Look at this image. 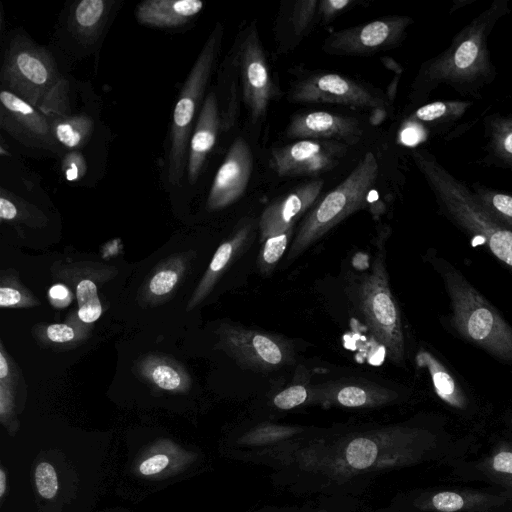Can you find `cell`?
Here are the masks:
<instances>
[{
	"instance_id": "obj_47",
	"label": "cell",
	"mask_w": 512,
	"mask_h": 512,
	"mask_svg": "<svg viewBox=\"0 0 512 512\" xmlns=\"http://www.w3.org/2000/svg\"><path fill=\"white\" fill-rule=\"evenodd\" d=\"M382 61L387 68L397 72V74L402 73V68L393 59L383 58Z\"/></svg>"
},
{
	"instance_id": "obj_11",
	"label": "cell",
	"mask_w": 512,
	"mask_h": 512,
	"mask_svg": "<svg viewBox=\"0 0 512 512\" xmlns=\"http://www.w3.org/2000/svg\"><path fill=\"white\" fill-rule=\"evenodd\" d=\"M294 102L329 103L357 108L380 109L385 105L363 85L335 73L313 74L296 84L290 95Z\"/></svg>"
},
{
	"instance_id": "obj_25",
	"label": "cell",
	"mask_w": 512,
	"mask_h": 512,
	"mask_svg": "<svg viewBox=\"0 0 512 512\" xmlns=\"http://www.w3.org/2000/svg\"><path fill=\"white\" fill-rule=\"evenodd\" d=\"M313 391L317 394L333 396L337 403L351 408L385 402L394 394L375 382L361 379L329 381L317 386Z\"/></svg>"
},
{
	"instance_id": "obj_43",
	"label": "cell",
	"mask_w": 512,
	"mask_h": 512,
	"mask_svg": "<svg viewBox=\"0 0 512 512\" xmlns=\"http://www.w3.org/2000/svg\"><path fill=\"white\" fill-rule=\"evenodd\" d=\"M48 296L51 304L59 309L68 306L73 298L69 288L62 283L53 284L49 288Z\"/></svg>"
},
{
	"instance_id": "obj_32",
	"label": "cell",
	"mask_w": 512,
	"mask_h": 512,
	"mask_svg": "<svg viewBox=\"0 0 512 512\" xmlns=\"http://www.w3.org/2000/svg\"><path fill=\"white\" fill-rule=\"evenodd\" d=\"M75 295L79 320L87 325L97 321L102 314L97 284L89 278L81 279L76 283Z\"/></svg>"
},
{
	"instance_id": "obj_27",
	"label": "cell",
	"mask_w": 512,
	"mask_h": 512,
	"mask_svg": "<svg viewBox=\"0 0 512 512\" xmlns=\"http://www.w3.org/2000/svg\"><path fill=\"white\" fill-rule=\"evenodd\" d=\"M51 125L57 142L72 151L87 144L94 129L93 119L86 115L58 116Z\"/></svg>"
},
{
	"instance_id": "obj_29",
	"label": "cell",
	"mask_w": 512,
	"mask_h": 512,
	"mask_svg": "<svg viewBox=\"0 0 512 512\" xmlns=\"http://www.w3.org/2000/svg\"><path fill=\"white\" fill-rule=\"evenodd\" d=\"M72 317L65 323H52L41 327L35 334L38 339L48 346L54 348H72L86 340L89 336V330L84 325L72 323Z\"/></svg>"
},
{
	"instance_id": "obj_6",
	"label": "cell",
	"mask_w": 512,
	"mask_h": 512,
	"mask_svg": "<svg viewBox=\"0 0 512 512\" xmlns=\"http://www.w3.org/2000/svg\"><path fill=\"white\" fill-rule=\"evenodd\" d=\"M357 304L373 338L383 346L389 360L400 365L405 357L401 314L389 285L384 248L376 252L371 270L362 275Z\"/></svg>"
},
{
	"instance_id": "obj_39",
	"label": "cell",
	"mask_w": 512,
	"mask_h": 512,
	"mask_svg": "<svg viewBox=\"0 0 512 512\" xmlns=\"http://www.w3.org/2000/svg\"><path fill=\"white\" fill-rule=\"evenodd\" d=\"M308 395V390L304 385L294 384L276 394L273 403L280 409L288 410L303 404Z\"/></svg>"
},
{
	"instance_id": "obj_33",
	"label": "cell",
	"mask_w": 512,
	"mask_h": 512,
	"mask_svg": "<svg viewBox=\"0 0 512 512\" xmlns=\"http://www.w3.org/2000/svg\"><path fill=\"white\" fill-rule=\"evenodd\" d=\"M293 235V228L266 239L257 256V268L263 275H269L276 268Z\"/></svg>"
},
{
	"instance_id": "obj_45",
	"label": "cell",
	"mask_w": 512,
	"mask_h": 512,
	"mask_svg": "<svg viewBox=\"0 0 512 512\" xmlns=\"http://www.w3.org/2000/svg\"><path fill=\"white\" fill-rule=\"evenodd\" d=\"M495 470L504 473H512V453L501 452L493 460Z\"/></svg>"
},
{
	"instance_id": "obj_31",
	"label": "cell",
	"mask_w": 512,
	"mask_h": 512,
	"mask_svg": "<svg viewBox=\"0 0 512 512\" xmlns=\"http://www.w3.org/2000/svg\"><path fill=\"white\" fill-rule=\"evenodd\" d=\"M40 302L24 285H22L13 270L1 272L0 307L1 308H30Z\"/></svg>"
},
{
	"instance_id": "obj_37",
	"label": "cell",
	"mask_w": 512,
	"mask_h": 512,
	"mask_svg": "<svg viewBox=\"0 0 512 512\" xmlns=\"http://www.w3.org/2000/svg\"><path fill=\"white\" fill-rule=\"evenodd\" d=\"M34 481L38 494L44 499L54 498L59 489V481L55 468L49 462L37 464L34 471Z\"/></svg>"
},
{
	"instance_id": "obj_3",
	"label": "cell",
	"mask_w": 512,
	"mask_h": 512,
	"mask_svg": "<svg viewBox=\"0 0 512 512\" xmlns=\"http://www.w3.org/2000/svg\"><path fill=\"white\" fill-rule=\"evenodd\" d=\"M1 82L7 90L37 108L46 116L69 115V86L45 48L25 36L9 43L1 69Z\"/></svg>"
},
{
	"instance_id": "obj_17",
	"label": "cell",
	"mask_w": 512,
	"mask_h": 512,
	"mask_svg": "<svg viewBox=\"0 0 512 512\" xmlns=\"http://www.w3.org/2000/svg\"><path fill=\"white\" fill-rule=\"evenodd\" d=\"M286 134L291 138L329 140L343 144H355L363 129L358 119L326 111L299 114L290 121Z\"/></svg>"
},
{
	"instance_id": "obj_26",
	"label": "cell",
	"mask_w": 512,
	"mask_h": 512,
	"mask_svg": "<svg viewBox=\"0 0 512 512\" xmlns=\"http://www.w3.org/2000/svg\"><path fill=\"white\" fill-rule=\"evenodd\" d=\"M109 2L104 0H82L71 10L70 19L75 33L84 40H92L103 27L107 18Z\"/></svg>"
},
{
	"instance_id": "obj_12",
	"label": "cell",
	"mask_w": 512,
	"mask_h": 512,
	"mask_svg": "<svg viewBox=\"0 0 512 512\" xmlns=\"http://www.w3.org/2000/svg\"><path fill=\"white\" fill-rule=\"evenodd\" d=\"M0 126L26 146L59 150L47 116L7 89L0 92Z\"/></svg>"
},
{
	"instance_id": "obj_13",
	"label": "cell",
	"mask_w": 512,
	"mask_h": 512,
	"mask_svg": "<svg viewBox=\"0 0 512 512\" xmlns=\"http://www.w3.org/2000/svg\"><path fill=\"white\" fill-rule=\"evenodd\" d=\"M243 96L253 120L263 117L274 95L273 83L257 29L252 25L239 52Z\"/></svg>"
},
{
	"instance_id": "obj_1",
	"label": "cell",
	"mask_w": 512,
	"mask_h": 512,
	"mask_svg": "<svg viewBox=\"0 0 512 512\" xmlns=\"http://www.w3.org/2000/svg\"><path fill=\"white\" fill-rule=\"evenodd\" d=\"M508 0H494L485 10L464 26L450 45L424 62L412 85L414 102L427 100L441 85L461 96L480 98L481 91L496 78L488 39L498 21L510 13Z\"/></svg>"
},
{
	"instance_id": "obj_41",
	"label": "cell",
	"mask_w": 512,
	"mask_h": 512,
	"mask_svg": "<svg viewBox=\"0 0 512 512\" xmlns=\"http://www.w3.org/2000/svg\"><path fill=\"white\" fill-rule=\"evenodd\" d=\"M432 503L434 507L442 512H454L464 505L462 497L454 492H441L436 494Z\"/></svg>"
},
{
	"instance_id": "obj_22",
	"label": "cell",
	"mask_w": 512,
	"mask_h": 512,
	"mask_svg": "<svg viewBox=\"0 0 512 512\" xmlns=\"http://www.w3.org/2000/svg\"><path fill=\"white\" fill-rule=\"evenodd\" d=\"M190 259V253H180L159 263L140 289L141 304L156 306L167 301L183 280Z\"/></svg>"
},
{
	"instance_id": "obj_9",
	"label": "cell",
	"mask_w": 512,
	"mask_h": 512,
	"mask_svg": "<svg viewBox=\"0 0 512 512\" xmlns=\"http://www.w3.org/2000/svg\"><path fill=\"white\" fill-rule=\"evenodd\" d=\"M413 20L406 16H388L367 24L331 33L323 50L335 55H363L398 46Z\"/></svg>"
},
{
	"instance_id": "obj_42",
	"label": "cell",
	"mask_w": 512,
	"mask_h": 512,
	"mask_svg": "<svg viewBox=\"0 0 512 512\" xmlns=\"http://www.w3.org/2000/svg\"><path fill=\"white\" fill-rule=\"evenodd\" d=\"M352 0H324L318 3V14L324 20H330L341 11L352 5Z\"/></svg>"
},
{
	"instance_id": "obj_24",
	"label": "cell",
	"mask_w": 512,
	"mask_h": 512,
	"mask_svg": "<svg viewBox=\"0 0 512 512\" xmlns=\"http://www.w3.org/2000/svg\"><path fill=\"white\" fill-rule=\"evenodd\" d=\"M483 130L485 155L481 163L512 172V114L486 115Z\"/></svg>"
},
{
	"instance_id": "obj_38",
	"label": "cell",
	"mask_w": 512,
	"mask_h": 512,
	"mask_svg": "<svg viewBox=\"0 0 512 512\" xmlns=\"http://www.w3.org/2000/svg\"><path fill=\"white\" fill-rule=\"evenodd\" d=\"M319 1H297L292 12V24L297 35L304 34L318 12Z\"/></svg>"
},
{
	"instance_id": "obj_28",
	"label": "cell",
	"mask_w": 512,
	"mask_h": 512,
	"mask_svg": "<svg viewBox=\"0 0 512 512\" xmlns=\"http://www.w3.org/2000/svg\"><path fill=\"white\" fill-rule=\"evenodd\" d=\"M416 360L419 366L427 368L438 396L452 405H461L462 394L454 378L442 363L427 351H420Z\"/></svg>"
},
{
	"instance_id": "obj_44",
	"label": "cell",
	"mask_w": 512,
	"mask_h": 512,
	"mask_svg": "<svg viewBox=\"0 0 512 512\" xmlns=\"http://www.w3.org/2000/svg\"><path fill=\"white\" fill-rule=\"evenodd\" d=\"M0 381L16 383V366L6 352L3 343H0Z\"/></svg>"
},
{
	"instance_id": "obj_35",
	"label": "cell",
	"mask_w": 512,
	"mask_h": 512,
	"mask_svg": "<svg viewBox=\"0 0 512 512\" xmlns=\"http://www.w3.org/2000/svg\"><path fill=\"white\" fill-rule=\"evenodd\" d=\"M15 387L16 383L0 381V422L10 435L19 429Z\"/></svg>"
},
{
	"instance_id": "obj_16",
	"label": "cell",
	"mask_w": 512,
	"mask_h": 512,
	"mask_svg": "<svg viewBox=\"0 0 512 512\" xmlns=\"http://www.w3.org/2000/svg\"><path fill=\"white\" fill-rule=\"evenodd\" d=\"M196 459L197 454L172 439L159 438L137 454L131 471L140 478L163 480L184 472Z\"/></svg>"
},
{
	"instance_id": "obj_36",
	"label": "cell",
	"mask_w": 512,
	"mask_h": 512,
	"mask_svg": "<svg viewBox=\"0 0 512 512\" xmlns=\"http://www.w3.org/2000/svg\"><path fill=\"white\" fill-rule=\"evenodd\" d=\"M378 454L374 441L368 438H357L350 442L346 449L348 463L356 469H365L371 466Z\"/></svg>"
},
{
	"instance_id": "obj_4",
	"label": "cell",
	"mask_w": 512,
	"mask_h": 512,
	"mask_svg": "<svg viewBox=\"0 0 512 512\" xmlns=\"http://www.w3.org/2000/svg\"><path fill=\"white\" fill-rule=\"evenodd\" d=\"M378 174V161L367 152L339 185L314 204L291 243L287 261H294L337 224L364 208Z\"/></svg>"
},
{
	"instance_id": "obj_34",
	"label": "cell",
	"mask_w": 512,
	"mask_h": 512,
	"mask_svg": "<svg viewBox=\"0 0 512 512\" xmlns=\"http://www.w3.org/2000/svg\"><path fill=\"white\" fill-rule=\"evenodd\" d=\"M0 218L2 221L17 220L30 224L34 221L39 224L41 218L45 219L41 212L4 189H1L0 196Z\"/></svg>"
},
{
	"instance_id": "obj_21",
	"label": "cell",
	"mask_w": 512,
	"mask_h": 512,
	"mask_svg": "<svg viewBox=\"0 0 512 512\" xmlns=\"http://www.w3.org/2000/svg\"><path fill=\"white\" fill-rule=\"evenodd\" d=\"M135 373L149 385L170 393H187L192 384L186 368L163 354L142 356L135 364Z\"/></svg>"
},
{
	"instance_id": "obj_14",
	"label": "cell",
	"mask_w": 512,
	"mask_h": 512,
	"mask_svg": "<svg viewBox=\"0 0 512 512\" xmlns=\"http://www.w3.org/2000/svg\"><path fill=\"white\" fill-rule=\"evenodd\" d=\"M253 169V157L245 140L237 138L215 174L206 207L223 209L237 201L245 192Z\"/></svg>"
},
{
	"instance_id": "obj_10",
	"label": "cell",
	"mask_w": 512,
	"mask_h": 512,
	"mask_svg": "<svg viewBox=\"0 0 512 512\" xmlns=\"http://www.w3.org/2000/svg\"><path fill=\"white\" fill-rule=\"evenodd\" d=\"M346 151L340 142L303 139L273 149L270 165L283 177L316 176L333 169Z\"/></svg>"
},
{
	"instance_id": "obj_30",
	"label": "cell",
	"mask_w": 512,
	"mask_h": 512,
	"mask_svg": "<svg viewBox=\"0 0 512 512\" xmlns=\"http://www.w3.org/2000/svg\"><path fill=\"white\" fill-rule=\"evenodd\" d=\"M486 211L502 226L512 231V195L475 182L470 186Z\"/></svg>"
},
{
	"instance_id": "obj_2",
	"label": "cell",
	"mask_w": 512,
	"mask_h": 512,
	"mask_svg": "<svg viewBox=\"0 0 512 512\" xmlns=\"http://www.w3.org/2000/svg\"><path fill=\"white\" fill-rule=\"evenodd\" d=\"M411 157L443 214L471 235L481 238L493 255L512 268V231L498 223L470 186L453 176L431 152L416 149Z\"/></svg>"
},
{
	"instance_id": "obj_18",
	"label": "cell",
	"mask_w": 512,
	"mask_h": 512,
	"mask_svg": "<svg viewBox=\"0 0 512 512\" xmlns=\"http://www.w3.org/2000/svg\"><path fill=\"white\" fill-rule=\"evenodd\" d=\"M253 236L254 223L245 222L219 245L189 299L187 311L194 309L205 300L227 268L248 248Z\"/></svg>"
},
{
	"instance_id": "obj_40",
	"label": "cell",
	"mask_w": 512,
	"mask_h": 512,
	"mask_svg": "<svg viewBox=\"0 0 512 512\" xmlns=\"http://www.w3.org/2000/svg\"><path fill=\"white\" fill-rule=\"evenodd\" d=\"M66 180L76 182L82 179L87 172V164L84 156L78 150L66 153L61 163Z\"/></svg>"
},
{
	"instance_id": "obj_7",
	"label": "cell",
	"mask_w": 512,
	"mask_h": 512,
	"mask_svg": "<svg viewBox=\"0 0 512 512\" xmlns=\"http://www.w3.org/2000/svg\"><path fill=\"white\" fill-rule=\"evenodd\" d=\"M221 36V26L217 25L198 55L174 107L166 160L167 179L172 185L180 183L187 169L189 135L212 73Z\"/></svg>"
},
{
	"instance_id": "obj_8",
	"label": "cell",
	"mask_w": 512,
	"mask_h": 512,
	"mask_svg": "<svg viewBox=\"0 0 512 512\" xmlns=\"http://www.w3.org/2000/svg\"><path fill=\"white\" fill-rule=\"evenodd\" d=\"M216 334V347L243 369L267 373L295 362L293 343L282 335L233 323L220 324Z\"/></svg>"
},
{
	"instance_id": "obj_15",
	"label": "cell",
	"mask_w": 512,
	"mask_h": 512,
	"mask_svg": "<svg viewBox=\"0 0 512 512\" xmlns=\"http://www.w3.org/2000/svg\"><path fill=\"white\" fill-rule=\"evenodd\" d=\"M323 185L321 179L302 183L270 203L259 219L260 242L292 229L296 221L315 204Z\"/></svg>"
},
{
	"instance_id": "obj_19",
	"label": "cell",
	"mask_w": 512,
	"mask_h": 512,
	"mask_svg": "<svg viewBox=\"0 0 512 512\" xmlns=\"http://www.w3.org/2000/svg\"><path fill=\"white\" fill-rule=\"evenodd\" d=\"M473 105L470 100L435 101L418 107L407 119V126L416 141L426 136L437 134L451 136L452 128Z\"/></svg>"
},
{
	"instance_id": "obj_23",
	"label": "cell",
	"mask_w": 512,
	"mask_h": 512,
	"mask_svg": "<svg viewBox=\"0 0 512 512\" xmlns=\"http://www.w3.org/2000/svg\"><path fill=\"white\" fill-rule=\"evenodd\" d=\"M199 0H146L136 8L139 23L158 28L184 25L203 9Z\"/></svg>"
},
{
	"instance_id": "obj_5",
	"label": "cell",
	"mask_w": 512,
	"mask_h": 512,
	"mask_svg": "<svg viewBox=\"0 0 512 512\" xmlns=\"http://www.w3.org/2000/svg\"><path fill=\"white\" fill-rule=\"evenodd\" d=\"M444 279L458 332L492 355L512 360V328L457 271H447Z\"/></svg>"
},
{
	"instance_id": "obj_46",
	"label": "cell",
	"mask_w": 512,
	"mask_h": 512,
	"mask_svg": "<svg viewBox=\"0 0 512 512\" xmlns=\"http://www.w3.org/2000/svg\"><path fill=\"white\" fill-rule=\"evenodd\" d=\"M7 492V474L3 466L0 467V503L2 504L3 499Z\"/></svg>"
},
{
	"instance_id": "obj_20",
	"label": "cell",
	"mask_w": 512,
	"mask_h": 512,
	"mask_svg": "<svg viewBox=\"0 0 512 512\" xmlns=\"http://www.w3.org/2000/svg\"><path fill=\"white\" fill-rule=\"evenodd\" d=\"M219 128L218 102L215 93L210 92L202 103L189 144L187 176L190 184L197 181L205 159L216 142Z\"/></svg>"
}]
</instances>
